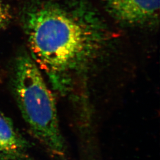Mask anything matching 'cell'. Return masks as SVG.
I'll return each instance as SVG.
<instances>
[{"instance_id":"277c9868","label":"cell","mask_w":160,"mask_h":160,"mask_svg":"<svg viewBox=\"0 0 160 160\" xmlns=\"http://www.w3.org/2000/svg\"><path fill=\"white\" fill-rule=\"evenodd\" d=\"M31 148L12 119L0 110V160H35L30 154Z\"/></svg>"},{"instance_id":"5b68a950","label":"cell","mask_w":160,"mask_h":160,"mask_svg":"<svg viewBox=\"0 0 160 160\" xmlns=\"http://www.w3.org/2000/svg\"><path fill=\"white\" fill-rule=\"evenodd\" d=\"M12 19V13L9 7L0 0V32L8 26Z\"/></svg>"},{"instance_id":"3957f363","label":"cell","mask_w":160,"mask_h":160,"mask_svg":"<svg viewBox=\"0 0 160 160\" xmlns=\"http://www.w3.org/2000/svg\"><path fill=\"white\" fill-rule=\"evenodd\" d=\"M104 12L128 27L151 28L158 24L160 0H97Z\"/></svg>"},{"instance_id":"6da1fadb","label":"cell","mask_w":160,"mask_h":160,"mask_svg":"<svg viewBox=\"0 0 160 160\" xmlns=\"http://www.w3.org/2000/svg\"><path fill=\"white\" fill-rule=\"evenodd\" d=\"M20 21L29 54L62 94L108 43L97 0H26Z\"/></svg>"},{"instance_id":"7a4b0ae2","label":"cell","mask_w":160,"mask_h":160,"mask_svg":"<svg viewBox=\"0 0 160 160\" xmlns=\"http://www.w3.org/2000/svg\"><path fill=\"white\" fill-rule=\"evenodd\" d=\"M13 96L29 130L55 160H67L55 99L28 52L15 58L11 75Z\"/></svg>"}]
</instances>
